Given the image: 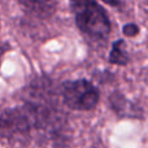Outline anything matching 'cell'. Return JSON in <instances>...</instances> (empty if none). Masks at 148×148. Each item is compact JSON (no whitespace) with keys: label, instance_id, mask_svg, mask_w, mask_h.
Returning <instances> with one entry per match:
<instances>
[{"label":"cell","instance_id":"cell-3","mask_svg":"<svg viewBox=\"0 0 148 148\" xmlns=\"http://www.w3.org/2000/svg\"><path fill=\"white\" fill-rule=\"evenodd\" d=\"M64 104L74 110H91L97 105L100 92L87 79L66 81L61 86Z\"/></svg>","mask_w":148,"mask_h":148},{"label":"cell","instance_id":"cell-4","mask_svg":"<svg viewBox=\"0 0 148 148\" xmlns=\"http://www.w3.org/2000/svg\"><path fill=\"white\" fill-rule=\"evenodd\" d=\"M110 103V107L112 109L117 113L118 116H126V117H138V109L136 107L130 103L129 100L125 99V96H122L121 94L118 92H114L112 94L109 99Z\"/></svg>","mask_w":148,"mask_h":148},{"label":"cell","instance_id":"cell-1","mask_svg":"<svg viewBox=\"0 0 148 148\" xmlns=\"http://www.w3.org/2000/svg\"><path fill=\"white\" fill-rule=\"evenodd\" d=\"M77 27L82 34L94 39L105 40L112 25L105 10L95 0H69Z\"/></svg>","mask_w":148,"mask_h":148},{"label":"cell","instance_id":"cell-9","mask_svg":"<svg viewBox=\"0 0 148 148\" xmlns=\"http://www.w3.org/2000/svg\"><path fill=\"white\" fill-rule=\"evenodd\" d=\"M4 52H5V48L3 47V44L0 43V61H1V56L4 55Z\"/></svg>","mask_w":148,"mask_h":148},{"label":"cell","instance_id":"cell-8","mask_svg":"<svg viewBox=\"0 0 148 148\" xmlns=\"http://www.w3.org/2000/svg\"><path fill=\"white\" fill-rule=\"evenodd\" d=\"M101 1H104L108 5H112V7H118L120 4V0H101Z\"/></svg>","mask_w":148,"mask_h":148},{"label":"cell","instance_id":"cell-5","mask_svg":"<svg viewBox=\"0 0 148 148\" xmlns=\"http://www.w3.org/2000/svg\"><path fill=\"white\" fill-rule=\"evenodd\" d=\"M21 4L39 16H51L55 12L57 0H20Z\"/></svg>","mask_w":148,"mask_h":148},{"label":"cell","instance_id":"cell-7","mask_svg":"<svg viewBox=\"0 0 148 148\" xmlns=\"http://www.w3.org/2000/svg\"><path fill=\"white\" fill-rule=\"evenodd\" d=\"M122 33L125 34L126 36H136L139 34V27L135 23H127V25L123 26Z\"/></svg>","mask_w":148,"mask_h":148},{"label":"cell","instance_id":"cell-2","mask_svg":"<svg viewBox=\"0 0 148 148\" xmlns=\"http://www.w3.org/2000/svg\"><path fill=\"white\" fill-rule=\"evenodd\" d=\"M36 129L35 117L29 107H16L0 113V139L7 142H22L27 139L31 130Z\"/></svg>","mask_w":148,"mask_h":148},{"label":"cell","instance_id":"cell-6","mask_svg":"<svg viewBox=\"0 0 148 148\" xmlns=\"http://www.w3.org/2000/svg\"><path fill=\"white\" fill-rule=\"evenodd\" d=\"M110 64L114 65H126L129 61V56L125 52V40L123 39H118L113 43L112 49L109 52V57H108Z\"/></svg>","mask_w":148,"mask_h":148}]
</instances>
